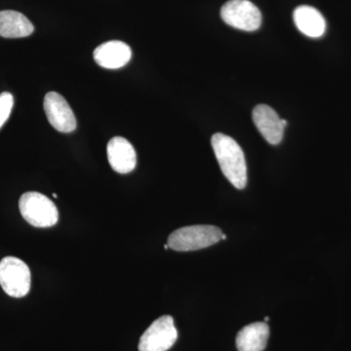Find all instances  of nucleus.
I'll return each instance as SVG.
<instances>
[{
	"mask_svg": "<svg viewBox=\"0 0 351 351\" xmlns=\"http://www.w3.org/2000/svg\"><path fill=\"white\" fill-rule=\"evenodd\" d=\"M253 120L258 130L270 145L280 144L283 138L282 119L274 108L267 105H258L254 108Z\"/></svg>",
	"mask_w": 351,
	"mask_h": 351,
	"instance_id": "8",
	"label": "nucleus"
},
{
	"mask_svg": "<svg viewBox=\"0 0 351 351\" xmlns=\"http://www.w3.org/2000/svg\"><path fill=\"white\" fill-rule=\"evenodd\" d=\"M131 48L119 40L101 44L94 51V59L101 68L117 69L123 68L130 62Z\"/></svg>",
	"mask_w": 351,
	"mask_h": 351,
	"instance_id": "10",
	"label": "nucleus"
},
{
	"mask_svg": "<svg viewBox=\"0 0 351 351\" xmlns=\"http://www.w3.org/2000/svg\"><path fill=\"white\" fill-rule=\"evenodd\" d=\"M211 143L226 179L234 188L243 189L247 184V165L240 145L230 136L221 133L215 134Z\"/></svg>",
	"mask_w": 351,
	"mask_h": 351,
	"instance_id": "1",
	"label": "nucleus"
},
{
	"mask_svg": "<svg viewBox=\"0 0 351 351\" xmlns=\"http://www.w3.org/2000/svg\"><path fill=\"white\" fill-rule=\"evenodd\" d=\"M265 321H269V317H265Z\"/></svg>",
	"mask_w": 351,
	"mask_h": 351,
	"instance_id": "19",
	"label": "nucleus"
},
{
	"mask_svg": "<svg viewBox=\"0 0 351 351\" xmlns=\"http://www.w3.org/2000/svg\"><path fill=\"white\" fill-rule=\"evenodd\" d=\"M44 112L48 121L57 131L71 133L76 129L75 113L62 95L49 92L44 98Z\"/></svg>",
	"mask_w": 351,
	"mask_h": 351,
	"instance_id": "7",
	"label": "nucleus"
},
{
	"mask_svg": "<svg viewBox=\"0 0 351 351\" xmlns=\"http://www.w3.org/2000/svg\"><path fill=\"white\" fill-rule=\"evenodd\" d=\"M19 208L23 218L36 228H50L56 225L59 219V212L54 202L36 191L21 196Z\"/></svg>",
	"mask_w": 351,
	"mask_h": 351,
	"instance_id": "3",
	"label": "nucleus"
},
{
	"mask_svg": "<svg viewBox=\"0 0 351 351\" xmlns=\"http://www.w3.org/2000/svg\"><path fill=\"white\" fill-rule=\"evenodd\" d=\"M223 232L215 226H189L179 228L168 237L172 250L189 252L207 248L221 240Z\"/></svg>",
	"mask_w": 351,
	"mask_h": 351,
	"instance_id": "2",
	"label": "nucleus"
},
{
	"mask_svg": "<svg viewBox=\"0 0 351 351\" xmlns=\"http://www.w3.org/2000/svg\"><path fill=\"white\" fill-rule=\"evenodd\" d=\"M108 160L113 170L119 174H128L137 165V154L133 145L125 138L114 137L108 142Z\"/></svg>",
	"mask_w": 351,
	"mask_h": 351,
	"instance_id": "9",
	"label": "nucleus"
},
{
	"mask_svg": "<svg viewBox=\"0 0 351 351\" xmlns=\"http://www.w3.org/2000/svg\"><path fill=\"white\" fill-rule=\"evenodd\" d=\"M221 16L226 25L241 31H257L262 25L261 11L249 0H230L221 7Z\"/></svg>",
	"mask_w": 351,
	"mask_h": 351,
	"instance_id": "5",
	"label": "nucleus"
},
{
	"mask_svg": "<svg viewBox=\"0 0 351 351\" xmlns=\"http://www.w3.org/2000/svg\"><path fill=\"white\" fill-rule=\"evenodd\" d=\"M294 22L299 31L308 38H321L326 32V21L314 7L302 5L295 9Z\"/></svg>",
	"mask_w": 351,
	"mask_h": 351,
	"instance_id": "11",
	"label": "nucleus"
},
{
	"mask_svg": "<svg viewBox=\"0 0 351 351\" xmlns=\"http://www.w3.org/2000/svg\"><path fill=\"white\" fill-rule=\"evenodd\" d=\"M178 331L172 316L164 315L145 330L138 343L140 351H167L174 346Z\"/></svg>",
	"mask_w": 351,
	"mask_h": 351,
	"instance_id": "6",
	"label": "nucleus"
},
{
	"mask_svg": "<svg viewBox=\"0 0 351 351\" xmlns=\"http://www.w3.org/2000/svg\"><path fill=\"white\" fill-rule=\"evenodd\" d=\"M34 31V25L22 13L13 10L0 11V36L2 38H27Z\"/></svg>",
	"mask_w": 351,
	"mask_h": 351,
	"instance_id": "13",
	"label": "nucleus"
},
{
	"mask_svg": "<svg viewBox=\"0 0 351 351\" xmlns=\"http://www.w3.org/2000/svg\"><path fill=\"white\" fill-rule=\"evenodd\" d=\"M282 124H283L284 127L287 126V125H288L287 120H286V119H282Z\"/></svg>",
	"mask_w": 351,
	"mask_h": 351,
	"instance_id": "15",
	"label": "nucleus"
},
{
	"mask_svg": "<svg viewBox=\"0 0 351 351\" xmlns=\"http://www.w3.org/2000/svg\"><path fill=\"white\" fill-rule=\"evenodd\" d=\"M53 197H54V198H57V195H56V193H54V195H53Z\"/></svg>",
	"mask_w": 351,
	"mask_h": 351,
	"instance_id": "18",
	"label": "nucleus"
},
{
	"mask_svg": "<svg viewBox=\"0 0 351 351\" xmlns=\"http://www.w3.org/2000/svg\"><path fill=\"white\" fill-rule=\"evenodd\" d=\"M269 327L265 322H255L240 330L237 337L239 351H263L267 348Z\"/></svg>",
	"mask_w": 351,
	"mask_h": 351,
	"instance_id": "12",
	"label": "nucleus"
},
{
	"mask_svg": "<svg viewBox=\"0 0 351 351\" xmlns=\"http://www.w3.org/2000/svg\"><path fill=\"white\" fill-rule=\"evenodd\" d=\"M14 106L13 95L8 92L0 94V129L5 124Z\"/></svg>",
	"mask_w": 351,
	"mask_h": 351,
	"instance_id": "14",
	"label": "nucleus"
},
{
	"mask_svg": "<svg viewBox=\"0 0 351 351\" xmlns=\"http://www.w3.org/2000/svg\"><path fill=\"white\" fill-rule=\"evenodd\" d=\"M226 239V237L225 234H223V237H221V240H225Z\"/></svg>",
	"mask_w": 351,
	"mask_h": 351,
	"instance_id": "17",
	"label": "nucleus"
},
{
	"mask_svg": "<svg viewBox=\"0 0 351 351\" xmlns=\"http://www.w3.org/2000/svg\"><path fill=\"white\" fill-rule=\"evenodd\" d=\"M168 248H170L169 245L166 244L165 246H164V249H166V250H167Z\"/></svg>",
	"mask_w": 351,
	"mask_h": 351,
	"instance_id": "16",
	"label": "nucleus"
},
{
	"mask_svg": "<svg viewBox=\"0 0 351 351\" xmlns=\"http://www.w3.org/2000/svg\"><path fill=\"white\" fill-rule=\"evenodd\" d=\"M31 270L27 263L16 257H5L0 262V285L7 295L23 298L31 290Z\"/></svg>",
	"mask_w": 351,
	"mask_h": 351,
	"instance_id": "4",
	"label": "nucleus"
}]
</instances>
